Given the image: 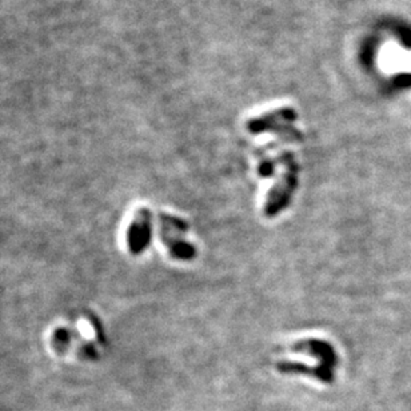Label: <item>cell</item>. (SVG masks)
<instances>
[{"instance_id": "3", "label": "cell", "mask_w": 411, "mask_h": 411, "mask_svg": "<svg viewBox=\"0 0 411 411\" xmlns=\"http://www.w3.org/2000/svg\"><path fill=\"white\" fill-rule=\"evenodd\" d=\"M290 350L295 353H306L316 358L322 373L323 383L334 382V372L338 365V355L333 345L318 338H303L290 345Z\"/></svg>"}, {"instance_id": "4", "label": "cell", "mask_w": 411, "mask_h": 411, "mask_svg": "<svg viewBox=\"0 0 411 411\" xmlns=\"http://www.w3.org/2000/svg\"><path fill=\"white\" fill-rule=\"evenodd\" d=\"M152 237V212L147 207H140L132 217L126 242L131 255H140L146 251Z\"/></svg>"}, {"instance_id": "2", "label": "cell", "mask_w": 411, "mask_h": 411, "mask_svg": "<svg viewBox=\"0 0 411 411\" xmlns=\"http://www.w3.org/2000/svg\"><path fill=\"white\" fill-rule=\"evenodd\" d=\"M188 223L185 219L159 212V238L166 246L171 258L176 261H191L197 255V248L186 241Z\"/></svg>"}, {"instance_id": "1", "label": "cell", "mask_w": 411, "mask_h": 411, "mask_svg": "<svg viewBox=\"0 0 411 411\" xmlns=\"http://www.w3.org/2000/svg\"><path fill=\"white\" fill-rule=\"evenodd\" d=\"M284 171L280 179L273 185L267 192V198L263 205V214L267 218H274L284 211L293 201V197L298 188L299 166L291 152H286L280 156Z\"/></svg>"}]
</instances>
